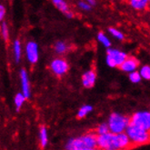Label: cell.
Masks as SVG:
<instances>
[{
  "label": "cell",
  "mask_w": 150,
  "mask_h": 150,
  "mask_svg": "<svg viewBox=\"0 0 150 150\" xmlns=\"http://www.w3.org/2000/svg\"><path fill=\"white\" fill-rule=\"evenodd\" d=\"M131 142L127 135L124 132L114 134L111 132L96 136V148L105 150L127 149L131 146Z\"/></svg>",
  "instance_id": "obj_1"
},
{
  "label": "cell",
  "mask_w": 150,
  "mask_h": 150,
  "mask_svg": "<svg viewBox=\"0 0 150 150\" xmlns=\"http://www.w3.org/2000/svg\"><path fill=\"white\" fill-rule=\"evenodd\" d=\"M66 148L68 150H94L96 148V136L95 134H86L70 139Z\"/></svg>",
  "instance_id": "obj_2"
},
{
  "label": "cell",
  "mask_w": 150,
  "mask_h": 150,
  "mask_svg": "<svg viewBox=\"0 0 150 150\" xmlns=\"http://www.w3.org/2000/svg\"><path fill=\"white\" fill-rule=\"evenodd\" d=\"M125 131L131 144L136 146H143L149 142L150 137L148 130H145L143 128L128 124Z\"/></svg>",
  "instance_id": "obj_3"
},
{
  "label": "cell",
  "mask_w": 150,
  "mask_h": 150,
  "mask_svg": "<svg viewBox=\"0 0 150 150\" xmlns=\"http://www.w3.org/2000/svg\"><path fill=\"white\" fill-rule=\"evenodd\" d=\"M129 124V118L122 116L117 113H113L110 115L108 119V128L109 132L114 134H118L124 132Z\"/></svg>",
  "instance_id": "obj_4"
},
{
  "label": "cell",
  "mask_w": 150,
  "mask_h": 150,
  "mask_svg": "<svg viewBox=\"0 0 150 150\" xmlns=\"http://www.w3.org/2000/svg\"><path fill=\"white\" fill-rule=\"evenodd\" d=\"M129 124L148 130L150 128V114L149 112H137L131 118H129Z\"/></svg>",
  "instance_id": "obj_5"
},
{
  "label": "cell",
  "mask_w": 150,
  "mask_h": 150,
  "mask_svg": "<svg viewBox=\"0 0 150 150\" xmlns=\"http://www.w3.org/2000/svg\"><path fill=\"white\" fill-rule=\"evenodd\" d=\"M127 54L117 49H108L107 52V64L110 67H119L127 58Z\"/></svg>",
  "instance_id": "obj_6"
},
{
  "label": "cell",
  "mask_w": 150,
  "mask_h": 150,
  "mask_svg": "<svg viewBox=\"0 0 150 150\" xmlns=\"http://www.w3.org/2000/svg\"><path fill=\"white\" fill-rule=\"evenodd\" d=\"M50 68L52 72L57 76H64L68 71L69 66L67 62L63 58H56L51 62Z\"/></svg>",
  "instance_id": "obj_7"
},
{
  "label": "cell",
  "mask_w": 150,
  "mask_h": 150,
  "mask_svg": "<svg viewBox=\"0 0 150 150\" xmlns=\"http://www.w3.org/2000/svg\"><path fill=\"white\" fill-rule=\"evenodd\" d=\"M25 53L26 57L31 64H36L39 57L38 53V46L36 42L30 41L28 43V45L25 47Z\"/></svg>",
  "instance_id": "obj_8"
},
{
  "label": "cell",
  "mask_w": 150,
  "mask_h": 150,
  "mask_svg": "<svg viewBox=\"0 0 150 150\" xmlns=\"http://www.w3.org/2000/svg\"><path fill=\"white\" fill-rule=\"evenodd\" d=\"M138 66H139V61L136 57H127V58L123 61L119 67L121 68L122 71L130 73V72H133L135 70H137Z\"/></svg>",
  "instance_id": "obj_9"
},
{
  "label": "cell",
  "mask_w": 150,
  "mask_h": 150,
  "mask_svg": "<svg viewBox=\"0 0 150 150\" xmlns=\"http://www.w3.org/2000/svg\"><path fill=\"white\" fill-rule=\"evenodd\" d=\"M20 78H21V86H22V94L25 98H30V84L28 81V73L25 69H22L20 72Z\"/></svg>",
  "instance_id": "obj_10"
},
{
  "label": "cell",
  "mask_w": 150,
  "mask_h": 150,
  "mask_svg": "<svg viewBox=\"0 0 150 150\" xmlns=\"http://www.w3.org/2000/svg\"><path fill=\"white\" fill-rule=\"evenodd\" d=\"M96 79V75L93 70L86 71L82 76V84L86 88H91L94 86Z\"/></svg>",
  "instance_id": "obj_11"
},
{
  "label": "cell",
  "mask_w": 150,
  "mask_h": 150,
  "mask_svg": "<svg viewBox=\"0 0 150 150\" xmlns=\"http://www.w3.org/2000/svg\"><path fill=\"white\" fill-rule=\"evenodd\" d=\"M52 2L59 11L64 13V15L66 16L69 17V18H72V17L74 16L73 13L69 10L68 5L67 4V2L65 1V0H52Z\"/></svg>",
  "instance_id": "obj_12"
},
{
  "label": "cell",
  "mask_w": 150,
  "mask_h": 150,
  "mask_svg": "<svg viewBox=\"0 0 150 150\" xmlns=\"http://www.w3.org/2000/svg\"><path fill=\"white\" fill-rule=\"evenodd\" d=\"M149 0H130V6L136 10H145L147 7Z\"/></svg>",
  "instance_id": "obj_13"
},
{
  "label": "cell",
  "mask_w": 150,
  "mask_h": 150,
  "mask_svg": "<svg viewBox=\"0 0 150 150\" xmlns=\"http://www.w3.org/2000/svg\"><path fill=\"white\" fill-rule=\"evenodd\" d=\"M39 137H40V144L42 147H46L47 145V141H48V137H47V128L45 127H42L40 128V133H39Z\"/></svg>",
  "instance_id": "obj_14"
},
{
  "label": "cell",
  "mask_w": 150,
  "mask_h": 150,
  "mask_svg": "<svg viewBox=\"0 0 150 150\" xmlns=\"http://www.w3.org/2000/svg\"><path fill=\"white\" fill-rule=\"evenodd\" d=\"M14 55L16 62H19L21 58V44L19 40H16L14 43Z\"/></svg>",
  "instance_id": "obj_15"
},
{
  "label": "cell",
  "mask_w": 150,
  "mask_h": 150,
  "mask_svg": "<svg viewBox=\"0 0 150 150\" xmlns=\"http://www.w3.org/2000/svg\"><path fill=\"white\" fill-rule=\"evenodd\" d=\"M92 110H93V108L91 107V105H84V107H82L80 109L78 110V112H77V117L78 118H84L86 116V115L89 114Z\"/></svg>",
  "instance_id": "obj_16"
},
{
  "label": "cell",
  "mask_w": 150,
  "mask_h": 150,
  "mask_svg": "<svg viewBox=\"0 0 150 150\" xmlns=\"http://www.w3.org/2000/svg\"><path fill=\"white\" fill-rule=\"evenodd\" d=\"M55 50L57 54H65L67 51V46L65 42L62 41H58L56 43L55 45Z\"/></svg>",
  "instance_id": "obj_17"
},
{
  "label": "cell",
  "mask_w": 150,
  "mask_h": 150,
  "mask_svg": "<svg viewBox=\"0 0 150 150\" xmlns=\"http://www.w3.org/2000/svg\"><path fill=\"white\" fill-rule=\"evenodd\" d=\"M98 41L102 44V45L105 47H110L111 44H110V40L108 39V38L105 36V35L103 32L98 33Z\"/></svg>",
  "instance_id": "obj_18"
},
{
  "label": "cell",
  "mask_w": 150,
  "mask_h": 150,
  "mask_svg": "<svg viewBox=\"0 0 150 150\" xmlns=\"http://www.w3.org/2000/svg\"><path fill=\"white\" fill-rule=\"evenodd\" d=\"M25 100V98L24 96V95L22 93H19L16 96L15 98V105L16 108V110H19L21 108V107L23 105L24 102Z\"/></svg>",
  "instance_id": "obj_19"
},
{
  "label": "cell",
  "mask_w": 150,
  "mask_h": 150,
  "mask_svg": "<svg viewBox=\"0 0 150 150\" xmlns=\"http://www.w3.org/2000/svg\"><path fill=\"white\" fill-rule=\"evenodd\" d=\"M141 78H144L146 80H149L150 79V67L149 66H144L141 67L140 72H139Z\"/></svg>",
  "instance_id": "obj_20"
},
{
  "label": "cell",
  "mask_w": 150,
  "mask_h": 150,
  "mask_svg": "<svg viewBox=\"0 0 150 150\" xmlns=\"http://www.w3.org/2000/svg\"><path fill=\"white\" fill-rule=\"evenodd\" d=\"M129 79L132 83L137 84V83H139L141 81V76H140L139 72H137L135 70V71L129 73Z\"/></svg>",
  "instance_id": "obj_21"
},
{
  "label": "cell",
  "mask_w": 150,
  "mask_h": 150,
  "mask_svg": "<svg viewBox=\"0 0 150 150\" xmlns=\"http://www.w3.org/2000/svg\"><path fill=\"white\" fill-rule=\"evenodd\" d=\"M108 32L112 35L114 38H117L119 40H123V39H124V35H123L119 30H117L116 28H108Z\"/></svg>",
  "instance_id": "obj_22"
},
{
  "label": "cell",
  "mask_w": 150,
  "mask_h": 150,
  "mask_svg": "<svg viewBox=\"0 0 150 150\" xmlns=\"http://www.w3.org/2000/svg\"><path fill=\"white\" fill-rule=\"evenodd\" d=\"M108 132H109L108 124H100L98 127V128H96V133H98V135H103V134L108 133Z\"/></svg>",
  "instance_id": "obj_23"
},
{
  "label": "cell",
  "mask_w": 150,
  "mask_h": 150,
  "mask_svg": "<svg viewBox=\"0 0 150 150\" xmlns=\"http://www.w3.org/2000/svg\"><path fill=\"white\" fill-rule=\"evenodd\" d=\"M1 32L4 39L8 40V38H9V30H8V26L6 23H3L1 25Z\"/></svg>",
  "instance_id": "obj_24"
},
{
  "label": "cell",
  "mask_w": 150,
  "mask_h": 150,
  "mask_svg": "<svg viewBox=\"0 0 150 150\" xmlns=\"http://www.w3.org/2000/svg\"><path fill=\"white\" fill-rule=\"evenodd\" d=\"M78 6H79V8H81V9H83L85 11H88L91 9V6L88 3H86V1H80L78 3Z\"/></svg>",
  "instance_id": "obj_25"
},
{
  "label": "cell",
  "mask_w": 150,
  "mask_h": 150,
  "mask_svg": "<svg viewBox=\"0 0 150 150\" xmlns=\"http://www.w3.org/2000/svg\"><path fill=\"white\" fill-rule=\"evenodd\" d=\"M5 15H6V9H5V7H4V6L0 5V21L3 20Z\"/></svg>",
  "instance_id": "obj_26"
},
{
  "label": "cell",
  "mask_w": 150,
  "mask_h": 150,
  "mask_svg": "<svg viewBox=\"0 0 150 150\" xmlns=\"http://www.w3.org/2000/svg\"><path fill=\"white\" fill-rule=\"evenodd\" d=\"M86 2L89 4L91 6H95L96 5V0H86Z\"/></svg>",
  "instance_id": "obj_27"
}]
</instances>
